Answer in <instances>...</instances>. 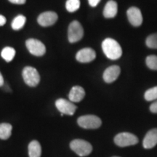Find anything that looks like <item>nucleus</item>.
Here are the masks:
<instances>
[{"label": "nucleus", "mask_w": 157, "mask_h": 157, "mask_svg": "<svg viewBox=\"0 0 157 157\" xmlns=\"http://www.w3.org/2000/svg\"><path fill=\"white\" fill-rule=\"evenodd\" d=\"M102 49L104 54L111 60H117L122 55L120 44L113 39L107 38L102 43Z\"/></svg>", "instance_id": "obj_1"}, {"label": "nucleus", "mask_w": 157, "mask_h": 157, "mask_svg": "<svg viewBox=\"0 0 157 157\" xmlns=\"http://www.w3.org/2000/svg\"><path fill=\"white\" fill-rule=\"evenodd\" d=\"M70 148L78 156L83 157L87 156L93 151V146L87 141L82 139H76L70 143Z\"/></svg>", "instance_id": "obj_2"}, {"label": "nucleus", "mask_w": 157, "mask_h": 157, "mask_svg": "<svg viewBox=\"0 0 157 157\" xmlns=\"http://www.w3.org/2000/svg\"><path fill=\"white\" fill-rule=\"evenodd\" d=\"M23 78L25 83L29 87H36L40 82V76L35 68L26 66L23 70Z\"/></svg>", "instance_id": "obj_3"}, {"label": "nucleus", "mask_w": 157, "mask_h": 157, "mask_svg": "<svg viewBox=\"0 0 157 157\" xmlns=\"http://www.w3.org/2000/svg\"><path fill=\"white\" fill-rule=\"evenodd\" d=\"M78 124L84 129H98L101 126L102 121L95 115L82 116L78 119Z\"/></svg>", "instance_id": "obj_4"}, {"label": "nucleus", "mask_w": 157, "mask_h": 157, "mask_svg": "<svg viewBox=\"0 0 157 157\" xmlns=\"http://www.w3.org/2000/svg\"><path fill=\"white\" fill-rule=\"evenodd\" d=\"M114 143L119 147L134 146L138 143V138L132 133L121 132L116 135Z\"/></svg>", "instance_id": "obj_5"}, {"label": "nucleus", "mask_w": 157, "mask_h": 157, "mask_svg": "<svg viewBox=\"0 0 157 157\" xmlns=\"http://www.w3.org/2000/svg\"><path fill=\"white\" fill-rule=\"evenodd\" d=\"M68 36L71 43L77 42L81 40L84 36V29L81 23L76 21L71 23L68 27Z\"/></svg>", "instance_id": "obj_6"}, {"label": "nucleus", "mask_w": 157, "mask_h": 157, "mask_svg": "<svg viewBox=\"0 0 157 157\" xmlns=\"http://www.w3.org/2000/svg\"><path fill=\"white\" fill-rule=\"evenodd\" d=\"M25 44L30 53L35 56H42L46 52L44 44L37 39H29L26 41Z\"/></svg>", "instance_id": "obj_7"}, {"label": "nucleus", "mask_w": 157, "mask_h": 157, "mask_svg": "<svg viewBox=\"0 0 157 157\" xmlns=\"http://www.w3.org/2000/svg\"><path fill=\"white\" fill-rule=\"evenodd\" d=\"M56 106L62 114L72 116L74 114L76 106L71 101L60 98L56 101Z\"/></svg>", "instance_id": "obj_8"}, {"label": "nucleus", "mask_w": 157, "mask_h": 157, "mask_svg": "<svg viewBox=\"0 0 157 157\" xmlns=\"http://www.w3.org/2000/svg\"><path fill=\"white\" fill-rule=\"evenodd\" d=\"M127 17L129 23L135 27H139L143 23V15L140 9L135 7H132L127 12Z\"/></svg>", "instance_id": "obj_9"}, {"label": "nucleus", "mask_w": 157, "mask_h": 157, "mask_svg": "<svg viewBox=\"0 0 157 157\" xmlns=\"http://www.w3.org/2000/svg\"><path fill=\"white\" fill-rule=\"evenodd\" d=\"M58 20V15L55 12H44L38 17V23L43 27L50 26L56 23Z\"/></svg>", "instance_id": "obj_10"}, {"label": "nucleus", "mask_w": 157, "mask_h": 157, "mask_svg": "<svg viewBox=\"0 0 157 157\" xmlns=\"http://www.w3.org/2000/svg\"><path fill=\"white\" fill-rule=\"evenodd\" d=\"M96 58L95 50L91 48H84L80 50L76 53V58L80 63H90Z\"/></svg>", "instance_id": "obj_11"}, {"label": "nucleus", "mask_w": 157, "mask_h": 157, "mask_svg": "<svg viewBox=\"0 0 157 157\" xmlns=\"http://www.w3.org/2000/svg\"><path fill=\"white\" fill-rule=\"evenodd\" d=\"M121 69L118 66H111L107 68L104 71L103 77L106 83H112L119 77Z\"/></svg>", "instance_id": "obj_12"}, {"label": "nucleus", "mask_w": 157, "mask_h": 157, "mask_svg": "<svg viewBox=\"0 0 157 157\" xmlns=\"http://www.w3.org/2000/svg\"><path fill=\"white\" fill-rule=\"evenodd\" d=\"M157 144V128L151 129L147 132L143 139V146L145 148L150 149L154 148Z\"/></svg>", "instance_id": "obj_13"}, {"label": "nucleus", "mask_w": 157, "mask_h": 157, "mask_svg": "<svg viewBox=\"0 0 157 157\" xmlns=\"http://www.w3.org/2000/svg\"><path fill=\"white\" fill-rule=\"evenodd\" d=\"M84 96H85V91L83 87L80 86H74L71 90L68 98L72 103H78L83 100Z\"/></svg>", "instance_id": "obj_14"}, {"label": "nucleus", "mask_w": 157, "mask_h": 157, "mask_svg": "<svg viewBox=\"0 0 157 157\" xmlns=\"http://www.w3.org/2000/svg\"><path fill=\"white\" fill-rule=\"evenodd\" d=\"M117 3L113 0H110L105 5L103 10V15L106 18H113L117 14Z\"/></svg>", "instance_id": "obj_15"}, {"label": "nucleus", "mask_w": 157, "mask_h": 157, "mask_svg": "<svg viewBox=\"0 0 157 157\" xmlns=\"http://www.w3.org/2000/svg\"><path fill=\"white\" fill-rule=\"evenodd\" d=\"M42 148L41 145L37 140H33L29 145V157H41Z\"/></svg>", "instance_id": "obj_16"}, {"label": "nucleus", "mask_w": 157, "mask_h": 157, "mask_svg": "<svg viewBox=\"0 0 157 157\" xmlns=\"http://www.w3.org/2000/svg\"><path fill=\"white\" fill-rule=\"evenodd\" d=\"M12 129H13V127L10 124H0V139L1 140H7L11 136Z\"/></svg>", "instance_id": "obj_17"}, {"label": "nucleus", "mask_w": 157, "mask_h": 157, "mask_svg": "<svg viewBox=\"0 0 157 157\" xmlns=\"http://www.w3.org/2000/svg\"><path fill=\"white\" fill-rule=\"evenodd\" d=\"M2 58L5 60L6 62H10L13 60L15 56V50L14 48L11 47H6L2 50L1 52Z\"/></svg>", "instance_id": "obj_18"}, {"label": "nucleus", "mask_w": 157, "mask_h": 157, "mask_svg": "<svg viewBox=\"0 0 157 157\" xmlns=\"http://www.w3.org/2000/svg\"><path fill=\"white\" fill-rule=\"evenodd\" d=\"M25 21H26V17L25 16H23L22 15H17L12 22V28L14 30H20L24 26Z\"/></svg>", "instance_id": "obj_19"}, {"label": "nucleus", "mask_w": 157, "mask_h": 157, "mask_svg": "<svg viewBox=\"0 0 157 157\" xmlns=\"http://www.w3.org/2000/svg\"><path fill=\"white\" fill-rule=\"evenodd\" d=\"M66 10L70 13H74L79 9L80 0H67L66 4Z\"/></svg>", "instance_id": "obj_20"}, {"label": "nucleus", "mask_w": 157, "mask_h": 157, "mask_svg": "<svg viewBox=\"0 0 157 157\" xmlns=\"http://www.w3.org/2000/svg\"><path fill=\"white\" fill-rule=\"evenodd\" d=\"M146 44L151 49H157V33L152 34L146 38Z\"/></svg>", "instance_id": "obj_21"}, {"label": "nucleus", "mask_w": 157, "mask_h": 157, "mask_svg": "<svg viewBox=\"0 0 157 157\" xmlns=\"http://www.w3.org/2000/svg\"><path fill=\"white\" fill-rule=\"evenodd\" d=\"M145 99L147 101H152L157 99V86L150 88L145 93Z\"/></svg>", "instance_id": "obj_22"}, {"label": "nucleus", "mask_w": 157, "mask_h": 157, "mask_svg": "<svg viewBox=\"0 0 157 157\" xmlns=\"http://www.w3.org/2000/svg\"><path fill=\"white\" fill-rule=\"evenodd\" d=\"M146 63L148 68L157 71V56H148L146 59Z\"/></svg>", "instance_id": "obj_23"}, {"label": "nucleus", "mask_w": 157, "mask_h": 157, "mask_svg": "<svg viewBox=\"0 0 157 157\" xmlns=\"http://www.w3.org/2000/svg\"><path fill=\"white\" fill-rule=\"evenodd\" d=\"M150 111L154 113H157V101L150 105Z\"/></svg>", "instance_id": "obj_24"}, {"label": "nucleus", "mask_w": 157, "mask_h": 157, "mask_svg": "<svg viewBox=\"0 0 157 157\" xmlns=\"http://www.w3.org/2000/svg\"><path fill=\"white\" fill-rule=\"evenodd\" d=\"M101 0H88V2H89L90 5L91 7H96L98 4H99Z\"/></svg>", "instance_id": "obj_25"}, {"label": "nucleus", "mask_w": 157, "mask_h": 157, "mask_svg": "<svg viewBox=\"0 0 157 157\" xmlns=\"http://www.w3.org/2000/svg\"><path fill=\"white\" fill-rule=\"evenodd\" d=\"M11 3L16 4V5H23L26 0H9Z\"/></svg>", "instance_id": "obj_26"}, {"label": "nucleus", "mask_w": 157, "mask_h": 157, "mask_svg": "<svg viewBox=\"0 0 157 157\" xmlns=\"http://www.w3.org/2000/svg\"><path fill=\"white\" fill-rule=\"evenodd\" d=\"M6 21H7V20H6V17L5 16H3V15H0V26H2L6 23Z\"/></svg>", "instance_id": "obj_27"}, {"label": "nucleus", "mask_w": 157, "mask_h": 157, "mask_svg": "<svg viewBox=\"0 0 157 157\" xmlns=\"http://www.w3.org/2000/svg\"><path fill=\"white\" fill-rule=\"evenodd\" d=\"M5 84V81H4V78L2 74L0 73V87H2Z\"/></svg>", "instance_id": "obj_28"}, {"label": "nucleus", "mask_w": 157, "mask_h": 157, "mask_svg": "<svg viewBox=\"0 0 157 157\" xmlns=\"http://www.w3.org/2000/svg\"><path fill=\"white\" fill-rule=\"evenodd\" d=\"M113 157H119V156H113Z\"/></svg>", "instance_id": "obj_29"}]
</instances>
